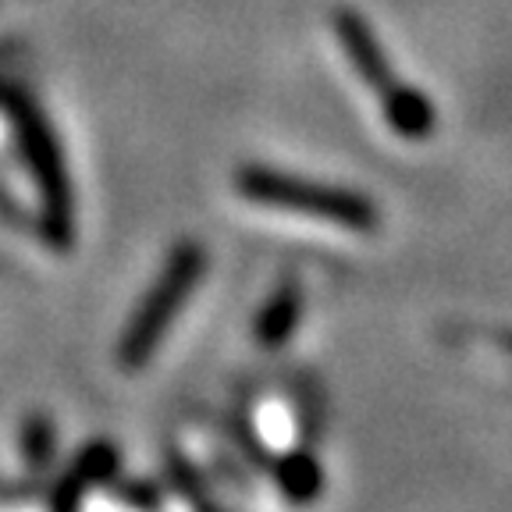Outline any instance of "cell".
I'll list each match as a JSON object with an SVG mask.
<instances>
[{
    "label": "cell",
    "mask_w": 512,
    "mask_h": 512,
    "mask_svg": "<svg viewBox=\"0 0 512 512\" xmlns=\"http://www.w3.org/2000/svg\"><path fill=\"white\" fill-rule=\"evenodd\" d=\"M239 192L256 207L306 217V221L335 224V228H345V232H374L377 228L374 203H367L356 192L306 182V178L296 175H278L271 168H242Z\"/></svg>",
    "instance_id": "6da1fadb"
},
{
    "label": "cell",
    "mask_w": 512,
    "mask_h": 512,
    "mask_svg": "<svg viewBox=\"0 0 512 512\" xmlns=\"http://www.w3.org/2000/svg\"><path fill=\"white\" fill-rule=\"evenodd\" d=\"M203 264H207V256H203L200 246L175 249V256H171L168 267L160 271V278L153 281V288L146 292L143 303H139L136 317L128 320L125 335H121V345H118L121 367L136 370L150 360L153 349H157L160 338H164V331H168V324L178 317V310H182L189 292L196 288V281H200Z\"/></svg>",
    "instance_id": "7a4b0ae2"
},
{
    "label": "cell",
    "mask_w": 512,
    "mask_h": 512,
    "mask_svg": "<svg viewBox=\"0 0 512 512\" xmlns=\"http://www.w3.org/2000/svg\"><path fill=\"white\" fill-rule=\"evenodd\" d=\"M335 36L338 43L345 47V54H349V64H352V72L360 75L363 86L374 89L377 96H384L388 89L395 86V75H392V64H388V57H384L381 43H377L374 29H370L367 22H363L356 11L342 8L335 11Z\"/></svg>",
    "instance_id": "3957f363"
},
{
    "label": "cell",
    "mask_w": 512,
    "mask_h": 512,
    "mask_svg": "<svg viewBox=\"0 0 512 512\" xmlns=\"http://www.w3.org/2000/svg\"><path fill=\"white\" fill-rule=\"evenodd\" d=\"M377 100H381V114L395 136L424 139L434 132V104L420 93V89L409 86V82L399 79L388 93L377 96Z\"/></svg>",
    "instance_id": "277c9868"
},
{
    "label": "cell",
    "mask_w": 512,
    "mask_h": 512,
    "mask_svg": "<svg viewBox=\"0 0 512 512\" xmlns=\"http://www.w3.org/2000/svg\"><path fill=\"white\" fill-rule=\"evenodd\" d=\"M253 434L264 448H274V452L285 448L288 456L299 434V416L292 409V395H264L253 413Z\"/></svg>",
    "instance_id": "5b68a950"
},
{
    "label": "cell",
    "mask_w": 512,
    "mask_h": 512,
    "mask_svg": "<svg viewBox=\"0 0 512 512\" xmlns=\"http://www.w3.org/2000/svg\"><path fill=\"white\" fill-rule=\"evenodd\" d=\"M299 320V288L292 281L274 292V299L260 313V324H256V335L264 345H281V338H288V331L296 328Z\"/></svg>",
    "instance_id": "8992f818"
},
{
    "label": "cell",
    "mask_w": 512,
    "mask_h": 512,
    "mask_svg": "<svg viewBox=\"0 0 512 512\" xmlns=\"http://www.w3.org/2000/svg\"><path fill=\"white\" fill-rule=\"evenodd\" d=\"M281 491L296 502H306L320 491V470L306 452H288L281 456Z\"/></svg>",
    "instance_id": "52a82bcc"
}]
</instances>
